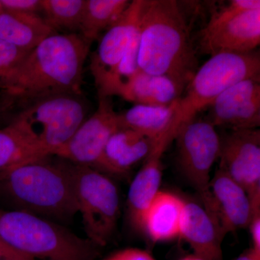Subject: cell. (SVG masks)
Instances as JSON below:
<instances>
[{
    "instance_id": "17",
    "label": "cell",
    "mask_w": 260,
    "mask_h": 260,
    "mask_svg": "<svg viewBox=\"0 0 260 260\" xmlns=\"http://www.w3.org/2000/svg\"><path fill=\"white\" fill-rule=\"evenodd\" d=\"M153 143L137 132L121 128L111 137L99 161L92 168L106 175H123L146 158Z\"/></svg>"
},
{
    "instance_id": "13",
    "label": "cell",
    "mask_w": 260,
    "mask_h": 260,
    "mask_svg": "<svg viewBox=\"0 0 260 260\" xmlns=\"http://www.w3.org/2000/svg\"><path fill=\"white\" fill-rule=\"evenodd\" d=\"M143 0L131 1L125 12L101 39L90 58V68L94 81L112 73L120 62L133 38L139 29Z\"/></svg>"
},
{
    "instance_id": "26",
    "label": "cell",
    "mask_w": 260,
    "mask_h": 260,
    "mask_svg": "<svg viewBox=\"0 0 260 260\" xmlns=\"http://www.w3.org/2000/svg\"><path fill=\"white\" fill-rule=\"evenodd\" d=\"M30 51L0 40V83L21 63Z\"/></svg>"
},
{
    "instance_id": "16",
    "label": "cell",
    "mask_w": 260,
    "mask_h": 260,
    "mask_svg": "<svg viewBox=\"0 0 260 260\" xmlns=\"http://www.w3.org/2000/svg\"><path fill=\"white\" fill-rule=\"evenodd\" d=\"M179 237L205 259L223 260L224 237L203 205L185 201Z\"/></svg>"
},
{
    "instance_id": "3",
    "label": "cell",
    "mask_w": 260,
    "mask_h": 260,
    "mask_svg": "<svg viewBox=\"0 0 260 260\" xmlns=\"http://www.w3.org/2000/svg\"><path fill=\"white\" fill-rule=\"evenodd\" d=\"M49 157L0 171V194L17 210L70 221L78 213L70 162Z\"/></svg>"
},
{
    "instance_id": "34",
    "label": "cell",
    "mask_w": 260,
    "mask_h": 260,
    "mask_svg": "<svg viewBox=\"0 0 260 260\" xmlns=\"http://www.w3.org/2000/svg\"><path fill=\"white\" fill-rule=\"evenodd\" d=\"M1 259H5L4 257H3V254H2V253L0 252V260Z\"/></svg>"
},
{
    "instance_id": "4",
    "label": "cell",
    "mask_w": 260,
    "mask_h": 260,
    "mask_svg": "<svg viewBox=\"0 0 260 260\" xmlns=\"http://www.w3.org/2000/svg\"><path fill=\"white\" fill-rule=\"evenodd\" d=\"M0 239L35 259L94 260L100 248L49 219L17 210H0Z\"/></svg>"
},
{
    "instance_id": "12",
    "label": "cell",
    "mask_w": 260,
    "mask_h": 260,
    "mask_svg": "<svg viewBox=\"0 0 260 260\" xmlns=\"http://www.w3.org/2000/svg\"><path fill=\"white\" fill-rule=\"evenodd\" d=\"M209 121L230 130L260 126V80L246 79L229 87L213 103Z\"/></svg>"
},
{
    "instance_id": "15",
    "label": "cell",
    "mask_w": 260,
    "mask_h": 260,
    "mask_svg": "<svg viewBox=\"0 0 260 260\" xmlns=\"http://www.w3.org/2000/svg\"><path fill=\"white\" fill-rule=\"evenodd\" d=\"M174 140L167 129L154 141L143 167L132 181L127 197L128 210L133 224L140 229L142 219L155 195L162 179V156Z\"/></svg>"
},
{
    "instance_id": "1",
    "label": "cell",
    "mask_w": 260,
    "mask_h": 260,
    "mask_svg": "<svg viewBox=\"0 0 260 260\" xmlns=\"http://www.w3.org/2000/svg\"><path fill=\"white\" fill-rule=\"evenodd\" d=\"M90 45L79 34L57 32L46 38L0 83L5 107L15 106L20 111L49 95H82Z\"/></svg>"
},
{
    "instance_id": "20",
    "label": "cell",
    "mask_w": 260,
    "mask_h": 260,
    "mask_svg": "<svg viewBox=\"0 0 260 260\" xmlns=\"http://www.w3.org/2000/svg\"><path fill=\"white\" fill-rule=\"evenodd\" d=\"M57 34L37 13L4 10L0 13V40L31 51L43 40Z\"/></svg>"
},
{
    "instance_id": "5",
    "label": "cell",
    "mask_w": 260,
    "mask_h": 260,
    "mask_svg": "<svg viewBox=\"0 0 260 260\" xmlns=\"http://www.w3.org/2000/svg\"><path fill=\"white\" fill-rule=\"evenodd\" d=\"M246 79L260 80V56L257 51L246 54L222 53L212 56L198 68L186 86L169 129L176 138L181 126L194 120L205 108L229 87Z\"/></svg>"
},
{
    "instance_id": "8",
    "label": "cell",
    "mask_w": 260,
    "mask_h": 260,
    "mask_svg": "<svg viewBox=\"0 0 260 260\" xmlns=\"http://www.w3.org/2000/svg\"><path fill=\"white\" fill-rule=\"evenodd\" d=\"M175 140L181 172L199 194H203L209 187L210 172L220 153L216 127L208 120L194 119L181 126Z\"/></svg>"
},
{
    "instance_id": "33",
    "label": "cell",
    "mask_w": 260,
    "mask_h": 260,
    "mask_svg": "<svg viewBox=\"0 0 260 260\" xmlns=\"http://www.w3.org/2000/svg\"><path fill=\"white\" fill-rule=\"evenodd\" d=\"M3 11V7H2L1 3H0V13H2V12Z\"/></svg>"
},
{
    "instance_id": "29",
    "label": "cell",
    "mask_w": 260,
    "mask_h": 260,
    "mask_svg": "<svg viewBox=\"0 0 260 260\" xmlns=\"http://www.w3.org/2000/svg\"><path fill=\"white\" fill-rule=\"evenodd\" d=\"M248 227L249 228L252 241L251 247L256 250L260 251V212H257L252 215Z\"/></svg>"
},
{
    "instance_id": "27",
    "label": "cell",
    "mask_w": 260,
    "mask_h": 260,
    "mask_svg": "<svg viewBox=\"0 0 260 260\" xmlns=\"http://www.w3.org/2000/svg\"><path fill=\"white\" fill-rule=\"evenodd\" d=\"M3 10L24 13L41 12V0H0Z\"/></svg>"
},
{
    "instance_id": "7",
    "label": "cell",
    "mask_w": 260,
    "mask_h": 260,
    "mask_svg": "<svg viewBox=\"0 0 260 260\" xmlns=\"http://www.w3.org/2000/svg\"><path fill=\"white\" fill-rule=\"evenodd\" d=\"M78 213L87 239L99 247L107 245L116 231L120 213L117 187L105 174L70 162Z\"/></svg>"
},
{
    "instance_id": "9",
    "label": "cell",
    "mask_w": 260,
    "mask_h": 260,
    "mask_svg": "<svg viewBox=\"0 0 260 260\" xmlns=\"http://www.w3.org/2000/svg\"><path fill=\"white\" fill-rule=\"evenodd\" d=\"M218 160V169L247 192L253 214L260 211L259 129L230 130L220 136Z\"/></svg>"
},
{
    "instance_id": "22",
    "label": "cell",
    "mask_w": 260,
    "mask_h": 260,
    "mask_svg": "<svg viewBox=\"0 0 260 260\" xmlns=\"http://www.w3.org/2000/svg\"><path fill=\"white\" fill-rule=\"evenodd\" d=\"M130 3L128 0H86L80 35L91 44L101 32L107 30L121 18Z\"/></svg>"
},
{
    "instance_id": "24",
    "label": "cell",
    "mask_w": 260,
    "mask_h": 260,
    "mask_svg": "<svg viewBox=\"0 0 260 260\" xmlns=\"http://www.w3.org/2000/svg\"><path fill=\"white\" fill-rule=\"evenodd\" d=\"M86 0H41V12L54 31L76 34L80 29Z\"/></svg>"
},
{
    "instance_id": "31",
    "label": "cell",
    "mask_w": 260,
    "mask_h": 260,
    "mask_svg": "<svg viewBox=\"0 0 260 260\" xmlns=\"http://www.w3.org/2000/svg\"><path fill=\"white\" fill-rule=\"evenodd\" d=\"M235 260H260V251L251 247L242 252Z\"/></svg>"
},
{
    "instance_id": "36",
    "label": "cell",
    "mask_w": 260,
    "mask_h": 260,
    "mask_svg": "<svg viewBox=\"0 0 260 260\" xmlns=\"http://www.w3.org/2000/svg\"><path fill=\"white\" fill-rule=\"evenodd\" d=\"M1 260H9V259H1Z\"/></svg>"
},
{
    "instance_id": "2",
    "label": "cell",
    "mask_w": 260,
    "mask_h": 260,
    "mask_svg": "<svg viewBox=\"0 0 260 260\" xmlns=\"http://www.w3.org/2000/svg\"><path fill=\"white\" fill-rule=\"evenodd\" d=\"M184 5L177 0H143L138 55L140 70L167 77L181 96L199 68Z\"/></svg>"
},
{
    "instance_id": "11",
    "label": "cell",
    "mask_w": 260,
    "mask_h": 260,
    "mask_svg": "<svg viewBox=\"0 0 260 260\" xmlns=\"http://www.w3.org/2000/svg\"><path fill=\"white\" fill-rule=\"evenodd\" d=\"M200 196L224 237L249 226L253 215L249 195L221 169H217L208 190Z\"/></svg>"
},
{
    "instance_id": "10",
    "label": "cell",
    "mask_w": 260,
    "mask_h": 260,
    "mask_svg": "<svg viewBox=\"0 0 260 260\" xmlns=\"http://www.w3.org/2000/svg\"><path fill=\"white\" fill-rule=\"evenodd\" d=\"M120 129L119 115L114 111L110 98L99 97L95 113L82 123L53 155L75 165L93 167L111 137Z\"/></svg>"
},
{
    "instance_id": "14",
    "label": "cell",
    "mask_w": 260,
    "mask_h": 260,
    "mask_svg": "<svg viewBox=\"0 0 260 260\" xmlns=\"http://www.w3.org/2000/svg\"><path fill=\"white\" fill-rule=\"evenodd\" d=\"M260 44V9L238 15L207 37L199 38L200 50L214 56L222 53L246 54Z\"/></svg>"
},
{
    "instance_id": "35",
    "label": "cell",
    "mask_w": 260,
    "mask_h": 260,
    "mask_svg": "<svg viewBox=\"0 0 260 260\" xmlns=\"http://www.w3.org/2000/svg\"><path fill=\"white\" fill-rule=\"evenodd\" d=\"M0 114H1V108H0Z\"/></svg>"
},
{
    "instance_id": "25",
    "label": "cell",
    "mask_w": 260,
    "mask_h": 260,
    "mask_svg": "<svg viewBox=\"0 0 260 260\" xmlns=\"http://www.w3.org/2000/svg\"><path fill=\"white\" fill-rule=\"evenodd\" d=\"M260 9L259 0H232L223 8H219L210 17L203 28L200 37H207L221 28L238 15L251 10Z\"/></svg>"
},
{
    "instance_id": "18",
    "label": "cell",
    "mask_w": 260,
    "mask_h": 260,
    "mask_svg": "<svg viewBox=\"0 0 260 260\" xmlns=\"http://www.w3.org/2000/svg\"><path fill=\"white\" fill-rule=\"evenodd\" d=\"M185 200L168 191H159L142 219L140 229L153 242L179 237Z\"/></svg>"
},
{
    "instance_id": "21",
    "label": "cell",
    "mask_w": 260,
    "mask_h": 260,
    "mask_svg": "<svg viewBox=\"0 0 260 260\" xmlns=\"http://www.w3.org/2000/svg\"><path fill=\"white\" fill-rule=\"evenodd\" d=\"M177 103L176 100L167 107L134 105L119 114L121 128L133 130L154 142L169 129Z\"/></svg>"
},
{
    "instance_id": "32",
    "label": "cell",
    "mask_w": 260,
    "mask_h": 260,
    "mask_svg": "<svg viewBox=\"0 0 260 260\" xmlns=\"http://www.w3.org/2000/svg\"><path fill=\"white\" fill-rule=\"evenodd\" d=\"M179 260H206L204 258L202 257L198 254H195L193 253L192 254H190V255H188L184 256V257L181 258V259Z\"/></svg>"
},
{
    "instance_id": "28",
    "label": "cell",
    "mask_w": 260,
    "mask_h": 260,
    "mask_svg": "<svg viewBox=\"0 0 260 260\" xmlns=\"http://www.w3.org/2000/svg\"><path fill=\"white\" fill-rule=\"evenodd\" d=\"M104 260H156L150 253L143 249L129 248L116 251Z\"/></svg>"
},
{
    "instance_id": "23",
    "label": "cell",
    "mask_w": 260,
    "mask_h": 260,
    "mask_svg": "<svg viewBox=\"0 0 260 260\" xmlns=\"http://www.w3.org/2000/svg\"><path fill=\"white\" fill-rule=\"evenodd\" d=\"M39 160L34 138L10 122L0 129V171Z\"/></svg>"
},
{
    "instance_id": "6",
    "label": "cell",
    "mask_w": 260,
    "mask_h": 260,
    "mask_svg": "<svg viewBox=\"0 0 260 260\" xmlns=\"http://www.w3.org/2000/svg\"><path fill=\"white\" fill-rule=\"evenodd\" d=\"M87 107L82 95L56 94L20 109L11 123L25 130L35 141L38 158L53 155L85 120Z\"/></svg>"
},
{
    "instance_id": "19",
    "label": "cell",
    "mask_w": 260,
    "mask_h": 260,
    "mask_svg": "<svg viewBox=\"0 0 260 260\" xmlns=\"http://www.w3.org/2000/svg\"><path fill=\"white\" fill-rule=\"evenodd\" d=\"M135 105L167 107L181 96L175 84L167 77L149 74L139 70L118 84L112 95Z\"/></svg>"
},
{
    "instance_id": "30",
    "label": "cell",
    "mask_w": 260,
    "mask_h": 260,
    "mask_svg": "<svg viewBox=\"0 0 260 260\" xmlns=\"http://www.w3.org/2000/svg\"><path fill=\"white\" fill-rule=\"evenodd\" d=\"M0 252L3 254L5 259L9 260H37L32 259L23 254H20L14 249H11L7 246L3 241L0 239Z\"/></svg>"
}]
</instances>
